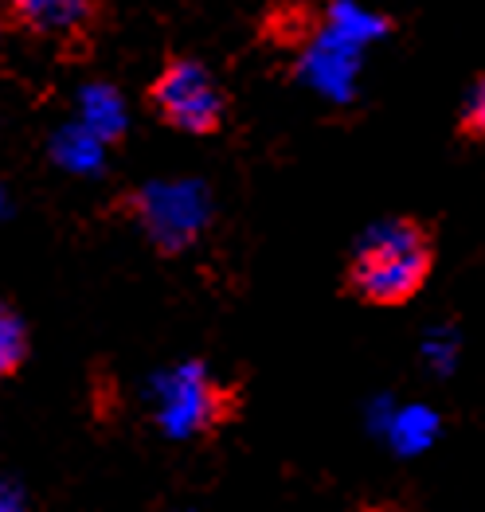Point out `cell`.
I'll use <instances>...</instances> for the list:
<instances>
[{"instance_id": "cell-5", "label": "cell", "mask_w": 485, "mask_h": 512, "mask_svg": "<svg viewBox=\"0 0 485 512\" xmlns=\"http://www.w3.org/2000/svg\"><path fill=\"white\" fill-rule=\"evenodd\" d=\"M98 16L102 4L90 0H12L4 8V24L36 40H79L94 32Z\"/></svg>"}, {"instance_id": "cell-9", "label": "cell", "mask_w": 485, "mask_h": 512, "mask_svg": "<svg viewBox=\"0 0 485 512\" xmlns=\"http://www.w3.org/2000/svg\"><path fill=\"white\" fill-rule=\"evenodd\" d=\"M458 137L462 141H485V75L470 86V94L462 98V110H458Z\"/></svg>"}, {"instance_id": "cell-4", "label": "cell", "mask_w": 485, "mask_h": 512, "mask_svg": "<svg viewBox=\"0 0 485 512\" xmlns=\"http://www.w3.org/2000/svg\"><path fill=\"white\" fill-rule=\"evenodd\" d=\"M130 215L165 255H173L200 235L208 219V196L188 184H149L130 200Z\"/></svg>"}, {"instance_id": "cell-6", "label": "cell", "mask_w": 485, "mask_h": 512, "mask_svg": "<svg viewBox=\"0 0 485 512\" xmlns=\"http://www.w3.org/2000/svg\"><path fill=\"white\" fill-rule=\"evenodd\" d=\"M83 114H87L83 126H87L98 141H114V137L126 129V110H122V102H118V94H114L110 86H94V90H87Z\"/></svg>"}, {"instance_id": "cell-8", "label": "cell", "mask_w": 485, "mask_h": 512, "mask_svg": "<svg viewBox=\"0 0 485 512\" xmlns=\"http://www.w3.org/2000/svg\"><path fill=\"white\" fill-rule=\"evenodd\" d=\"M98 149H102V141H98L87 126L67 129V133L55 141V157H59V165H71V169H87V165H94V161H98Z\"/></svg>"}, {"instance_id": "cell-1", "label": "cell", "mask_w": 485, "mask_h": 512, "mask_svg": "<svg viewBox=\"0 0 485 512\" xmlns=\"http://www.w3.org/2000/svg\"><path fill=\"white\" fill-rule=\"evenodd\" d=\"M435 274V231L419 215H388L356 239L345 266V294L376 309H399Z\"/></svg>"}, {"instance_id": "cell-7", "label": "cell", "mask_w": 485, "mask_h": 512, "mask_svg": "<svg viewBox=\"0 0 485 512\" xmlns=\"http://www.w3.org/2000/svg\"><path fill=\"white\" fill-rule=\"evenodd\" d=\"M24 360H28V325L8 301H0V380L16 376Z\"/></svg>"}, {"instance_id": "cell-2", "label": "cell", "mask_w": 485, "mask_h": 512, "mask_svg": "<svg viewBox=\"0 0 485 512\" xmlns=\"http://www.w3.org/2000/svg\"><path fill=\"white\" fill-rule=\"evenodd\" d=\"M145 102L165 126L192 137H212L227 118V90L192 55H169L145 90Z\"/></svg>"}, {"instance_id": "cell-3", "label": "cell", "mask_w": 485, "mask_h": 512, "mask_svg": "<svg viewBox=\"0 0 485 512\" xmlns=\"http://www.w3.org/2000/svg\"><path fill=\"white\" fill-rule=\"evenodd\" d=\"M157 395V427L169 438H196L223 427L235 415V395L204 368V364H180L173 372L153 380Z\"/></svg>"}]
</instances>
